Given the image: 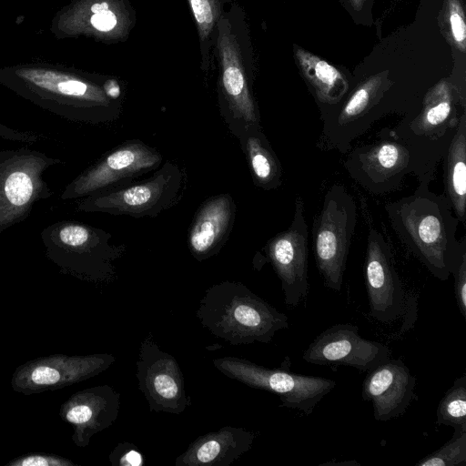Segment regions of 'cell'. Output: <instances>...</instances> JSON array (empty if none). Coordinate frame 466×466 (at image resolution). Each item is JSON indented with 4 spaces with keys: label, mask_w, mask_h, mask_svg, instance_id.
<instances>
[{
    "label": "cell",
    "mask_w": 466,
    "mask_h": 466,
    "mask_svg": "<svg viewBox=\"0 0 466 466\" xmlns=\"http://www.w3.org/2000/svg\"><path fill=\"white\" fill-rule=\"evenodd\" d=\"M391 225L410 251L441 280L466 252L465 239L455 238L459 220L445 199L430 193H415L386 208Z\"/></svg>",
    "instance_id": "6da1fadb"
},
{
    "label": "cell",
    "mask_w": 466,
    "mask_h": 466,
    "mask_svg": "<svg viewBox=\"0 0 466 466\" xmlns=\"http://www.w3.org/2000/svg\"><path fill=\"white\" fill-rule=\"evenodd\" d=\"M201 325L232 345L269 343L289 327L288 317L240 282L208 288L196 313Z\"/></svg>",
    "instance_id": "7a4b0ae2"
},
{
    "label": "cell",
    "mask_w": 466,
    "mask_h": 466,
    "mask_svg": "<svg viewBox=\"0 0 466 466\" xmlns=\"http://www.w3.org/2000/svg\"><path fill=\"white\" fill-rule=\"evenodd\" d=\"M219 64L220 104L231 129L259 125L252 94L251 48L245 16L239 6L223 9L215 37Z\"/></svg>",
    "instance_id": "3957f363"
},
{
    "label": "cell",
    "mask_w": 466,
    "mask_h": 466,
    "mask_svg": "<svg viewBox=\"0 0 466 466\" xmlns=\"http://www.w3.org/2000/svg\"><path fill=\"white\" fill-rule=\"evenodd\" d=\"M13 87L27 99L68 121L99 124L116 118V100L103 86L68 74L32 70L18 74Z\"/></svg>",
    "instance_id": "277c9868"
},
{
    "label": "cell",
    "mask_w": 466,
    "mask_h": 466,
    "mask_svg": "<svg viewBox=\"0 0 466 466\" xmlns=\"http://www.w3.org/2000/svg\"><path fill=\"white\" fill-rule=\"evenodd\" d=\"M111 238L103 229L75 220L56 221L40 233L46 257L61 273L95 283L111 282L116 276L114 262L122 249L110 243Z\"/></svg>",
    "instance_id": "5b68a950"
},
{
    "label": "cell",
    "mask_w": 466,
    "mask_h": 466,
    "mask_svg": "<svg viewBox=\"0 0 466 466\" xmlns=\"http://www.w3.org/2000/svg\"><path fill=\"white\" fill-rule=\"evenodd\" d=\"M62 164L27 147L0 150V234L25 220L35 203L53 196L44 173Z\"/></svg>",
    "instance_id": "8992f818"
},
{
    "label": "cell",
    "mask_w": 466,
    "mask_h": 466,
    "mask_svg": "<svg viewBox=\"0 0 466 466\" xmlns=\"http://www.w3.org/2000/svg\"><path fill=\"white\" fill-rule=\"evenodd\" d=\"M357 225L354 199L341 185L325 194L312 227V248L324 285L339 291L342 287L351 238Z\"/></svg>",
    "instance_id": "52a82bcc"
},
{
    "label": "cell",
    "mask_w": 466,
    "mask_h": 466,
    "mask_svg": "<svg viewBox=\"0 0 466 466\" xmlns=\"http://www.w3.org/2000/svg\"><path fill=\"white\" fill-rule=\"evenodd\" d=\"M186 175L178 165L166 162L147 180L102 190L76 201V210L114 216L155 217L177 204L186 188Z\"/></svg>",
    "instance_id": "ba28073f"
},
{
    "label": "cell",
    "mask_w": 466,
    "mask_h": 466,
    "mask_svg": "<svg viewBox=\"0 0 466 466\" xmlns=\"http://www.w3.org/2000/svg\"><path fill=\"white\" fill-rule=\"evenodd\" d=\"M223 374L253 388L279 396L281 406L310 415L316 405L335 387L331 379L303 376L280 369H268L246 359L222 357L213 360Z\"/></svg>",
    "instance_id": "9c48e42d"
},
{
    "label": "cell",
    "mask_w": 466,
    "mask_h": 466,
    "mask_svg": "<svg viewBox=\"0 0 466 466\" xmlns=\"http://www.w3.org/2000/svg\"><path fill=\"white\" fill-rule=\"evenodd\" d=\"M162 157L140 141H129L109 151L75 177L61 200H77L91 194L125 186L133 178L157 168Z\"/></svg>",
    "instance_id": "30bf717a"
},
{
    "label": "cell",
    "mask_w": 466,
    "mask_h": 466,
    "mask_svg": "<svg viewBox=\"0 0 466 466\" xmlns=\"http://www.w3.org/2000/svg\"><path fill=\"white\" fill-rule=\"evenodd\" d=\"M114 362L115 357L108 353L39 357L15 370L11 386L15 392L25 395L55 390L88 380Z\"/></svg>",
    "instance_id": "8fae6325"
},
{
    "label": "cell",
    "mask_w": 466,
    "mask_h": 466,
    "mask_svg": "<svg viewBox=\"0 0 466 466\" xmlns=\"http://www.w3.org/2000/svg\"><path fill=\"white\" fill-rule=\"evenodd\" d=\"M136 377L151 411L180 414L191 405L177 361L159 349L151 332L140 344Z\"/></svg>",
    "instance_id": "7c38bea8"
},
{
    "label": "cell",
    "mask_w": 466,
    "mask_h": 466,
    "mask_svg": "<svg viewBox=\"0 0 466 466\" xmlns=\"http://www.w3.org/2000/svg\"><path fill=\"white\" fill-rule=\"evenodd\" d=\"M308 237L303 200L297 197L290 226L266 246L268 258L281 282L285 304L289 308L299 306L309 293Z\"/></svg>",
    "instance_id": "4fadbf2b"
},
{
    "label": "cell",
    "mask_w": 466,
    "mask_h": 466,
    "mask_svg": "<svg viewBox=\"0 0 466 466\" xmlns=\"http://www.w3.org/2000/svg\"><path fill=\"white\" fill-rule=\"evenodd\" d=\"M390 358L381 342L363 339L352 324H335L319 333L304 350L302 359L310 364L348 366L369 371Z\"/></svg>",
    "instance_id": "5bb4252c"
},
{
    "label": "cell",
    "mask_w": 466,
    "mask_h": 466,
    "mask_svg": "<svg viewBox=\"0 0 466 466\" xmlns=\"http://www.w3.org/2000/svg\"><path fill=\"white\" fill-rule=\"evenodd\" d=\"M363 272L370 316L383 323L396 320L404 310V291L390 250L374 228L368 236Z\"/></svg>",
    "instance_id": "9a60e30c"
},
{
    "label": "cell",
    "mask_w": 466,
    "mask_h": 466,
    "mask_svg": "<svg viewBox=\"0 0 466 466\" xmlns=\"http://www.w3.org/2000/svg\"><path fill=\"white\" fill-rule=\"evenodd\" d=\"M120 393L109 385L87 388L72 394L59 409V416L74 430L72 441L86 447L91 438L110 427L120 410Z\"/></svg>",
    "instance_id": "2e32d148"
},
{
    "label": "cell",
    "mask_w": 466,
    "mask_h": 466,
    "mask_svg": "<svg viewBox=\"0 0 466 466\" xmlns=\"http://www.w3.org/2000/svg\"><path fill=\"white\" fill-rule=\"evenodd\" d=\"M416 379L400 359H388L369 370L361 395L373 408L378 421L402 415L415 399Z\"/></svg>",
    "instance_id": "e0dca14e"
},
{
    "label": "cell",
    "mask_w": 466,
    "mask_h": 466,
    "mask_svg": "<svg viewBox=\"0 0 466 466\" xmlns=\"http://www.w3.org/2000/svg\"><path fill=\"white\" fill-rule=\"evenodd\" d=\"M236 207L228 194L205 201L190 228L188 246L198 261L215 255L226 241L235 220Z\"/></svg>",
    "instance_id": "ac0fdd59"
},
{
    "label": "cell",
    "mask_w": 466,
    "mask_h": 466,
    "mask_svg": "<svg viewBox=\"0 0 466 466\" xmlns=\"http://www.w3.org/2000/svg\"><path fill=\"white\" fill-rule=\"evenodd\" d=\"M255 433L226 426L198 436L175 461L176 466H228L251 447Z\"/></svg>",
    "instance_id": "d6986e66"
},
{
    "label": "cell",
    "mask_w": 466,
    "mask_h": 466,
    "mask_svg": "<svg viewBox=\"0 0 466 466\" xmlns=\"http://www.w3.org/2000/svg\"><path fill=\"white\" fill-rule=\"evenodd\" d=\"M245 153L255 184L269 190L282 181V168L259 125L236 132Z\"/></svg>",
    "instance_id": "ffe728a7"
},
{
    "label": "cell",
    "mask_w": 466,
    "mask_h": 466,
    "mask_svg": "<svg viewBox=\"0 0 466 466\" xmlns=\"http://www.w3.org/2000/svg\"><path fill=\"white\" fill-rule=\"evenodd\" d=\"M294 56L302 76L319 102L332 105L342 98L349 85L337 67L296 45Z\"/></svg>",
    "instance_id": "44dd1931"
},
{
    "label": "cell",
    "mask_w": 466,
    "mask_h": 466,
    "mask_svg": "<svg viewBox=\"0 0 466 466\" xmlns=\"http://www.w3.org/2000/svg\"><path fill=\"white\" fill-rule=\"evenodd\" d=\"M445 189L457 219L465 222L466 209V116L463 114L449 147L445 161Z\"/></svg>",
    "instance_id": "7402d4cb"
},
{
    "label": "cell",
    "mask_w": 466,
    "mask_h": 466,
    "mask_svg": "<svg viewBox=\"0 0 466 466\" xmlns=\"http://www.w3.org/2000/svg\"><path fill=\"white\" fill-rule=\"evenodd\" d=\"M193 15L200 45L201 68L208 72L211 66V49L217 27L223 13L222 0H187Z\"/></svg>",
    "instance_id": "603a6c76"
},
{
    "label": "cell",
    "mask_w": 466,
    "mask_h": 466,
    "mask_svg": "<svg viewBox=\"0 0 466 466\" xmlns=\"http://www.w3.org/2000/svg\"><path fill=\"white\" fill-rule=\"evenodd\" d=\"M408 150L397 142H381L365 155L364 169L373 177L386 178L408 164Z\"/></svg>",
    "instance_id": "cb8c5ba5"
},
{
    "label": "cell",
    "mask_w": 466,
    "mask_h": 466,
    "mask_svg": "<svg viewBox=\"0 0 466 466\" xmlns=\"http://www.w3.org/2000/svg\"><path fill=\"white\" fill-rule=\"evenodd\" d=\"M452 110V94L449 83L442 79L435 85L424 99V106L417 118L418 127L430 132L449 120Z\"/></svg>",
    "instance_id": "d4e9b609"
},
{
    "label": "cell",
    "mask_w": 466,
    "mask_h": 466,
    "mask_svg": "<svg viewBox=\"0 0 466 466\" xmlns=\"http://www.w3.org/2000/svg\"><path fill=\"white\" fill-rule=\"evenodd\" d=\"M436 422L454 430H466V374L457 378L441 400Z\"/></svg>",
    "instance_id": "484cf974"
},
{
    "label": "cell",
    "mask_w": 466,
    "mask_h": 466,
    "mask_svg": "<svg viewBox=\"0 0 466 466\" xmlns=\"http://www.w3.org/2000/svg\"><path fill=\"white\" fill-rule=\"evenodd\" d=\"M441 25L450 44L458 51L466 50L465 12L461 0H444Z\"/></svg>",
    "instance_id": "4316f807"
},
{
    "label": "cell",
    "mask_w": 466,
    "mask_h": 466,
    "mask_svg": "<svg viewBox=\"0 0 466 466\" xmlns=\"http://www.w3.org/2000/svg\"><path fill=\"white\" fill-rule=\"evenodd\" d=\"M466 464V430H454L451 440L416 463L418 466H464Z\"/></svg>",
    "instance_id": "83f0119b"
},
{
    "label": "cell",
    "mask_w": 466,
    "mask_h": 466,
    "mask_svg": "<svg viewBox=\"0 0 466 466\" xmlns=\"http://www.w3.org/2000/svg\"><path fill=\"white\" fill-rule=\"evenodd\" d=\"M385 79L386 73L383 72L370 76L359 86L341 111L342 120L352 119L363 113L382 87Z\"/></svg>",
    "instance_id": "f1b7e54d"
},
{
    "label": "cell",
    "mask_w": 466,
    "mask_h": 466,
    "mask_svg": "<svg viewBox=\"0 0 466 466\" xmlns=\"http://www.w3.org/2000/svg\"><path fill=\"white\" fill-rule=\"evenodd\" d=\"M6 466H77L71 460L47 453H29L8 461Z\"/></svg>",
    "instance_id": "f546056e"
},
{
    "label": "cell",
    "mask_w": 466,
    "mask_h": 466,
    "mask_svg": "<svg viewBox=\"0 0 466 466\" xmlns=\"http://www.w3.org/2000/svg\"><path fill=\"white\" fill-rule=\"evenodd\" d=\"M109 461L114 466H141L144 464V457L135 444L122 442L111 451Z\"/></svg>",
    "instance_id": "4dcf8cb0"
},
{
    "label": "cell",
    "mask_w": 466,
    "mask_h": 466,
    "mask_svg": "<svg viewBox=\"0 0 466 466\" xmlns=\"http://www.w3.org/2000/svg\"><path fill=\"white\" fill-rule=\"evenodd\" d=\"M451 273L454 276L457 306L461 314L466 319V252L462 254Z\"/></svg>",
    "instance_id": "1f68e13d"
},
{
    "label": "cell",
    "mask_w": 466,
    "mask_h": 466,
    "mask_svg": "<svg viewBox=\"0 0 466 466\" xmlns=\"http://www.w3.org/2000/svg\"><path fill=\"white\" fill-rule=\"evenodd\" d=\"M0 138L13 142L35 144L48 139L42 133L34 131L19 130L0 123Z\"/></svg>",
    "instance_id": "d6a6232c"
},
{
    "label": "cell",
    "mask_w": 466,
    "mask_h": 466,
    "mask_svg": "<svg viewBox=\"0 0 466 466\" xmlns=\"http://www.w3.org/2000/svg\"><path fill=\"white\" fill-rule=\"evenodd\" d=\"M348 5L350 7V10L354 14H360L363 11L367 5L371 2V0H345Z\"/></svg>",
    "instance_id": "836d02e7"
}]
</instances>
